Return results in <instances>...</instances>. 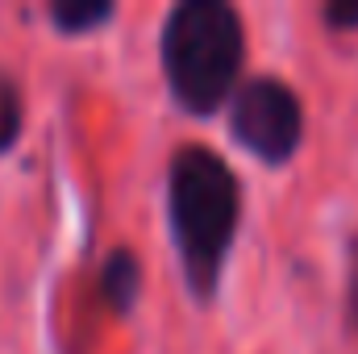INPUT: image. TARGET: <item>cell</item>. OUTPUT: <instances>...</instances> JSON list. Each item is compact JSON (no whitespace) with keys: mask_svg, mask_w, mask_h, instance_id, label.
Returning <instances> with one entry per match:
<instances>
[{"mask_svg":"<svg viewBox=\"0 0 358 354\" xmlns=\"http://www.w3.org/2000/svg\"><path fill=\"white\" fill-rule=\"evenodd\" d=\"M325 21L338 25V29H342V25H358V4H329V8H325Z\"/></svg>","mask_w":358,"mask_h":354,"instance_id":"7","label":"cell"},{"mask_svg":"<svg viewBox=\"0 0 358 354\" xmlns=\"http://www.w3.org/2000/svg\"><path fill=\"white\" fill-rule=\"evenodd\" d=\"M167 196H171V229L187 271V288L200 300H208L221 283V263L234 246V229L242 213L238 176L208 146H183L171 163Z\"/></svg>","mask_w":358,"mask_h":354,"instance_id":"1","label":"cell"},{"mask_svg":"<svg viewBox=\"0 0 358 354\" xmlns=\"http://www.w3.org/2000/svg\"><path fill=\"white\" fill-rule=\"evenodd\" d=\"M350 321L358 325V242H355V255H350Z\"/></svg>","mask_w":358,"mask_h":354,"instance_id":"8","label":"cell"},{"mask_svg":"<svg viewBox=\"0 0 358 354\" xmlns=\"http://www.w3.org/2000/svg\"><path fill=\"white\" fill-rule=\"evenodd\" d=\"M163 67L187 113H213L242 71V21L221 0H183L163 29Z\"/></svg>","mask_w":358,"mask_h":354,"instance_id":"2","label":"cell"},{"mask_svg":"<svg viewBox=\"0 0 358 354\" xmlns=\"http://www.w3.org/2000/svg\"><path fill=\"white\" fill-rule=\"evenodd\" d=\"M234 138L259 155L263 163H287L292 150L300 146V100L296 92L279 80H250L246 88L234 96V113H229Z\"/></svg>","mask_w":358,"mask_h":354,"instance_id":"3","label":"cell"},{"mask_svg":"<svg viewBox=\"0 0 358 354\" xmlns=\"http://www.w3.org/2000/svg\"><path fill=\"white\" fill-rule=\"evenodd\" d=\"M108 4H96V0H67V4H55V21L67 29V34H84L92 25H100V21H108Z\"/></svg>","mask_w":358,"mask_h":354,"instance_id":"5","label":"cell"},{"mask_svg":"<svg viewBox=\"0 0 358 354\" xmlns=\"http://www.w3.org/2000/svg\"><path fill=\"white\" fill-rule=\"evenodd\" d=\"M104 292H108V300L117 309L134 304V296H138V263L129 255H113L108 259V267H104Z\"/></svg>","mask_w":358,"mask_h":354,"instance_id":"4","label":"cell"},{"mask_svg":"<svg viewBox=\"0 0 358 354\" xmlns=\"http://www.w3.org/2000/svg\"><path fill=\"white\" fill-rule=\"evenodd\" d=\"M17 129H21V96L0 76V150L17 142Z\"/></svg>","mask_w":358,"mask_h":354,"instance_id":"6","label":"cell"}]
</instances>
